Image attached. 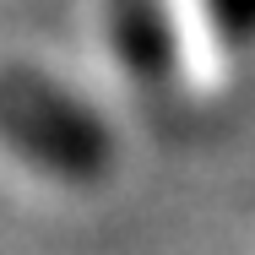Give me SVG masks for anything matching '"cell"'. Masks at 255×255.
Segmentation results:
<instances>
[{
    "label": "cell",
    "mask_w": 255,
    "mask_h": 255,
    "mask_svg": "<svg viewBox=\"0 0 255 255\" xmlns=\"http://www.w3.org/2000/svg\"><path fill=\"white\" fill-rule=\"evenodd\" d=\"M0 141L60 185H93L114 157L103 120L33 65H0Z\"/></svg>",
    "instance_id": "6da1fadb"
},
{
    "label": "cell",
    "mask_w": 255,
    "mask_h": 255,
    "mask_svg": "<svg viewBox=\"0 0 255 255\" xmlns=\"http://www.w3.org/2000/svg\"><path fill=\"white\" fill-rule=\"evenodd\" d=\"M114 38H120V54L141 76H163V65H168V27H163L157 0H114Z\"/></svg>",
    "instance_id": "7a4b0ae2"
},
{
    "label": "cell",
    "mask_w": 255,
    "mask_h": 255,
    "mask_svg": "<svg viewBox=\"0 0 255 255\" xmlns=\"http://www.w3.org/2000/svg\"><path fill=\"white\" fill-rule=\"evenodd\" d=\"M206 11H212L223 38H234V44L255 38V0H206Z\"/></svg>",
    "instance_id": "3957f363"
}]
</instances>
